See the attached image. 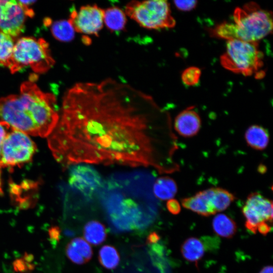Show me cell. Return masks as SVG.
<instances>
[{
	"label": "cell",
	"mask_w": 273,
	"mask_h": 273,
	"mask_svg": "<svg viewBox=\"0 0 273 273\" xmlns=\"http://www.w3.org/2000/svg\"><path fill=\"white\" fill-rule=\"evenodd\" d=\"M272 12L251 2L236 8L232 21L217 25L211 33L213 36L227 40L258 42L272 32Z\"/></svg>",
	"instance_id": "cell-4"
},
{
	"label": "cell",
	"mask_w": 273,
	"mask_h": 273,
	"mask_svg": "<svg viewBox=\"0 0 273 273\" xmlns=\"http://www.w3.org/2000/svg\"><path fill=\"white\" fill-rule=\"evenodd\" d=\"M201 125V118L193 106L180 112L175 117L174 122L176 131L185 138L195 135L200 130Z\"/></svg>",
	"instance_id": "cell-13"
},
{
	"label": "cell",
	"mask_w": 273,
	"mask_h": 273,
	"mask_svg": "<svg viewBox=\"0 0 273 273\" xmlns=\"http://www.w3.org/2000/svg\"><path fill=\"white\" fill-rule=\"evenodd\" d=\"M11 129L12 127L8 124L2 121H0V194L3 193L2 178L3 168L1 163L2 147L5 138Z\"/></svg>",
	"instance_id": "cell-27"
},
{
	"label": "cell",
	"mask_w": 273,
	"mask_h": 273,
	"mask_svg": "<svg viewBox=\"0 0 273 273\" xmlns=\"http://www.w3.org/2000/svg\"><path fill=\"white\" fill-rule=\"evenodd\" d=\"M206 191L216 213L226 209L235 199L232 193L221 188H211Z\"/></svg>",
	"instance_id": "cell-17"
},
{
	"label": "cell",
	"mask_w": 273,
	"mask_h": 273,
	"mask_svg": "<svg viewBox=\"0 0 273 273\" xmlns=\"http://www.w3.org/2000/svg\"><path fill=\"white\" fill-rule=\"evenodd\" d=\"M181 253L188 261L197 263L205 252L203 242L200 239L190 237L186 240L181 246Z\"/></svg>",
	"instance_id": "cell-18"
},
{
	"label": "cell",
	"mask_w": 273,
	"mask_h": 273,
	"mask_svg": "<svg viewBox=\"0 0 273 273\" xmlns=\"http://www.w3.org/2000/svg\"><path fill=\"white\" fill-rule=\"evenodd\" d=\"M153 189L155 196L163 200L172 199L177 190L175 181L167 176L161 177L157 179L153 185Z\"/></svg>",
	"instance_id": "cell-23"
},
{
	"label": "cell",
	"mask_w": 273,
	"mask_h": 273,
	"mask_svg": "<svg viewBox=\"0 0 273 273\" xmlns=\"http://www.w3.org/2000/svg\"><path fill=\"white\" fill-rule=\"evenodd\" d=\"M126 20L125 12L117 7L104 10V23L111 32H119L123 30Z\"/></svg>",
	"instance_id": "cell-19"
},
{
	"label": "cell",
	"mask_w": 273,
	"mask_h": 273,
	"mask_svg": "<svg viewBox=\"0 0 273 273\" xmlns=\"http://www.w3.org/2000/svg\"><path fill=\"white\" fill-rule=\"evenodd\" d=\"M83 233L85 240L96 246L104 242L107 237L105 226L97 220H91L87 222L84 225Z\"/></svg>",
	"instance_id": "cell-22"
},
{
	"label": "cell",
	"mask_w": 273,
	"mask_h": 273,
	"mask_svg": "<svg viewBox=\"0 0 273 273\" xmlns=\"http://www.w3.org/2000/svg\"><path fill=\"white\" fill-rule=\"evenodd\" d=\"M15 43L14 37L0 31V66L10 67Z\"/></svg>",
	"instance_id": "cell-24"
},
{
	"label": "cell",
	"mask_w": 273,
	"mask_h": 273,
	"mask_svg": "<svg viewBox=\"0 0 273 273\" xmlns=\"http://www.w3.org/2000/svg\"><path fill=\"white\" fill-rule=\"evenodd\" d=\"M55 64L48 43L43 38L22 37L15 42L9 69L15 73L26 67L35 73L48 71Z\"/></svg>",
	"instance_id": "cell-6"
},
{
	"label": "cell",
	"mask_w": 273,
	"mask_h": 273,
	"mask_svg": "<svg viewBox=\"0 0 273 273\" xmlns=\"http://www.w3.org/2000/svg\"><path fill=\"white\" fill-rule=\"evenodd\" d=\"M168 210L172 214H177L180 211V205L178 201L174 199H169L166 203Z\"/></svg>",
	"instance_id": "cell-29"
},
{
	"label": "cell",
	"mask_w": 273,
	"mask_h": 273,
	"mask_svg": "<svg viewBox=\"0 0 273 273\" xmlns=\"http://www.w3.org/2000/svg\"><path fill=\"white\" fill-rule=\"evenodd\" d=\"M49 235L52 240L57 242L60 235V230L58 226H53L49 231Z\"/></svg>",
	"instance_id": "cell-30"
},
{
	"label": "cell",
	"mask_w": 273,
	"mask_h": 273,
	"mask_svg": "<svg viewBox=\"0 0 273 273\" xmlns=\"http://www.w3.org/2000/svg\"><path fill=\"white\" fill-rule=\"evenodd\" d=\"M160 239V236L156 232H153L148 235L146 243L149 245L156 243Z\"/></svg>",
	"instance_id": "cell-31"
},
{
	"label": "cell",
	"mask_w": 273,
	"mask_h": 273,
	"mask_svg": "<svg viewBox=\"0 0 273 273\" xmlns=\"http://www.w3.org/2000/svg\"><path fill=\"white\" fill-rule=\"evenodd\" d=\"M173 3L176 8L181 11L192 10L197 5V1L194 0L174 1Z\"/></svg>",
	"instance_id": "cell-28"
},
{
	"label": "cell",
	"mask_w": 273,
	"mask_h": 273,
	"mask_svg": "<svg viewBox=\"0 0 273 273\" xmlns=\"http://www.w3.org/2000/svg\"><path fill=\"white\" fill-rule=\"evenodd\" d=\"M169 114L153 97L112 78L68 89L48 145L63 166L82 163L176 169Z\"/></svg>",
	"instance_id": "cell-1"
},
{
	"label": "cell",
	"mask_w": 273,
	"mask_h": 273,
	"mask_svg": "<svg viewBox=\"0 0 273 273\" xmlns=\"http://www.w3.org/2000/svg\"><path fill=\"white\" fill-rule=\"evenodd\" d=\"M181 204L185 208L204 216H209L216 213L206 190L200 191L194 196L183 199Z\"/></svg>",
	"instance_id": "cell-14"
},
{
	"label": "cell",
	"mask_w": 273,
	"mask_h": 273,
	"mask_svg": "<svg viewBox=\"0 0 273 273\" xmlns=\"http://www.w3.org/2000/svg\"><path fill=\"white\" fill-rule=\"evenodd\" d=\"M104 10L96 5L73 9L68 19L75 31L86 35L98 36L103 26Z\"/></svg>",
	"instance_id": "cell-11"
},
{
	"label": "cell",
	"mask_w": 273,
	"mask_h": 273,
	"mask_svg": "<svg viewBox=\"0 0 273 273\" xmlns=\"http://www.w3.org/2000/svg\"><path fill=\"white\" fill-rule=\"evenodd\" d=\"M66 252L70 260L77 264L88 262L93 255L90 246L83 239L79 237L72 239L67 244Z\"/></svg>",
	"instance_id": "cell-15"
},
{
	"label": "cell",
	"mask_w": 273,
	"mask_h": 273,
	"mask_svg": "<svg viewBox=\"0 0 273 273\" xmlns=\"http://www.w3.org/2000/svg\"><path fill=\"white\" fill-rule=\"evenodd\" d=\"M34 15L29 7L19 1L0 0V31L16 37L23 31L27 17Z\"/></svg>",
	"instance_id": "cell-9"
},
{
	"label": "cell",
	"mask_w": 273,
	"mask_h": 273,
	"mask_svg": "<svg viewBox=\"0 0 273 273\" xmlns=\"http://www.w3.org/2000/svg\"><path fill=\"white\" fill-rule=\"evenodd\" d=\"M36 146L28 134L12 128L2 147V168L19 166L31 161Z\"/></svg>",
	"instance_id": "cell-8"
},
{
	"label": "cell",
	"mask_w": 273,
	"mask_h": 273,
	"mask_svg": "<svg viewBox=\"0 0 273 273\" xmlns=\"http://www.w3.org/2000/svg\"><path fill=\"white\" fill-rule=\"evenodd\" d=\"M68 180L73 189L87 198H91L103 183L99 173L93 167L84 164L72 166Z\"/></svg>",
	"instance_id": "cell-12"
},
{
	"label": "cell",
	"mask_w": 273,
	"mask_h": 273,
	"mask_svg": "<svg viewBox=\"0 0 273 273\" xmlns=\"http://www.w3.org/2000/svg\"><path fill=\"white\" fill-rule=\"evenodd\" d=\"M247 144L252 148L262 150L269 143V134L266 129L261 126L253 125L249 126L245 133Z\"/></svg>",
	"instance_id": "cell-16"
},
{
	"label": "cell",
	"mask_w": 273,
	"mask_h": 273,
	"mask_svg": "<svg viewBox=\"0 0 273 273\" xmlns=\"http://www.w3.org/2000/svg\"><path fill=\"white\" fill-rule=\"evenodd\" d=\"M148 174L133 173L114 176L103 184V205L112 224L120 231L147 225L151 218L148 200L152 180Z\"/></svg>",
	"instance_id": "cell-2"
},
{
	"label": "cell",
	"mask_w": 273,
	"mask_h": 273,
	"mask_svg": "<svg viewBox=\"0 0 273 273\" xmlns=\"http://www.w3.org/2000/svg\"><path fill=\"white\" fill-rule=\"evenodd\" d=\"M259 273H273L272 266L271 265L266 266L260 270Z\"/></svg>",
	"instance_id": "cell-32"
},
{
	"label": "cell",
	"mask_w": 273,
	"mask_h": 273,
	"mask_svg": "<svg viewBox=\"0 0 273 273\" xmlns=\"http://www.w3.org/2000/svg\"><path fill=\"white\" fill-rule=\"evenodd\" d=\"M212 227L217 235L228 239L232 238L237 232L236 222L224 214H218L213 218Z\"/></svg>",
	"instance_id": "cell-21"
},
{
	"label": "cell",
	"mask_w": 273,
	"mask_h": 273,
	"mask_svg": "<svg viewBox=\"0 0 273 273\" xmlns=\"http://www.w3.org/2000/svg\"><path fill=\"white\" fill-rule=\"evenodd\" d=\"M220 61L223 68L235 73L246 76L254 75L256 79L265 75L262 69L263 54L259 49L258 42L228 40Z\"/></svg>",
	"instance_id": "cell-5"
},
{
	"label": "cell",
	"mask_w": 273,
	"mask_h": 273,
	"mask_svg": "<svg viewBox=\"0 0 273 273\" xmlns=\"http://www.w3.org/2000/svg\"><path fill=\"white\" fill-rule=\"evenodd\" d=\"M201 75V69L195 66L189 67L184 70L181 78L183 83L188 86L196 85Z\"/></svg>",
	"instance_id": "cell-26"
},
{
	"label": "cell",
	"mask_w": 273,
	"mask_h": 273,
	"mask_svg": "<svg viewBox=\"0 0 273 273\" xmlns=\"http://www.w3.org/2000/svg\"><path fill=\"white\" fill-rule=\"evenodd\" d=\"M125 13L148 29L172 28L176 24L170 5L165 0L132 1L126 5Z\"/></svg>",
	"instance_id": "cell-7"
},
{
	"label": "cell",
	"mask_w": 273,
	"mask_h": 273,
	"mask_svg": "<svg viewBox=\"0 0 273 273\" xmlns=\"http://www.w3.org/2000/svg\"><path fill=\"white\" fill-rule=\"evenodd\" d=\"M56 97L33 80L24 82L20 94L0 98V119L27 134L49 136L59 119Z\"/></svg>",
	"instance_id": "cell-3"
},
{
	"label": "cell",
	"mask_w": 273,
	"mask_h": 273,
	"mask_svg": "<svg viewBox=\"0 0 273 273\" xmlns=\"http://www.w3.org/2000/svg\"><path fill=\"white\" fill-rule=\"evenodd\" d=\"M45 24L50 26V30L54 37L63 42L72 40L75 36V30L69 20H62L52 22L46 18Z\"/></svg>",
	"instance_id": "cell-20"
},
{
	"label": "cell",
	"mask_w": 273,
	"mask_h": 273,
	"mask_svg": "<svg viewBox=\"0 0 273 273\" xmlns=\"http://www.w3.org/2000/svg\"><path fill=\"white\" fill-rule=\"evenodd\" d=\"M246 218L245 226L251 232L256 234L262 224L272 225V202L257 192L250 194L242 208Z\"/></svg>",
	"instance_id": "cell-10"
},
{
	"label": "cell",
	"mask_w": 273,
	"mask_h": 273,
	"mask_svg": "<svg viewBox=\"0 0 273 273\" xmlns=\"http://www.w3.org/2000/svg\"><path fill=\"white\" fill-rule=\"evenodd\" d=\"M98 258L100 264L109 269L116 268L120 261L118 251L114 247L109 245H104L100 249Z\"/></svg>",
	"instance_id": "cell-25"
}]
</instances>
